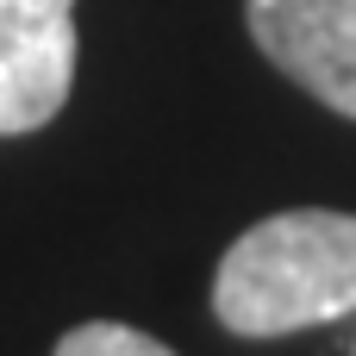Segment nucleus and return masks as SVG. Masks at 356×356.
I'll list each match as a JSON object with an SVG mask.
<instances>
[{
	"mask_svg": "<svg viewBox=\"0 0 356 356\" xmlns=\"http://www.w3.org/2000/svg\"><path fill=\"white\" fill-rule=\"evenodd\" d=\"M213 313L232 338H288L356 313V213L294 207L250 225L213 275Z\"/></svg>",
	"mask_w": 356,
	"mask_h": 356,
	"instance_id": "1",
	"label": "nucleus"
},
{
	"mask_svg": "<svg viewBox=\"0 0 356 356\" xmlns=\"http://www.w3.org/2000/svg\"><path fill=\"white\" fill-rule=\"evenodd\" d=\"M75 88V0H0V138L38 131Z\"/></svg>",
	"mask_w": 356,
	"mask_h": 356,
	"instance_id": "2",
	"label": "nucleus"
},
{
	"mask_svg": "<svg viewBox=\"0 0 356 356\" xmlns=\"http://www.w3.org/2000/svg\"><path fill=\"white\" fill-rule=\"evenodd\" d=\"M56 356H175L169 344H156L150 332H131L119 319H88L75 332H63Z\"/></svg>",
	"mask_w": 356,
	"mask_h": 356,
	"instance_id": "4",
	"label": "nucleus"
},
{
	"mask_svg": "<svg viewBox=\"0 0 356 356\" xmlns=\"http://www.w3.org/2000/svg\"><path fill=\"white\" fill-rule=\"evenodd\" d=\"M244 19L288 81L356 119V0H244Z\"/></svg>",
	"mask_w": 356,
	"mask_h": 356,
	"instance_id": "3",
	"label": "nucleus"
}]
</instances>
